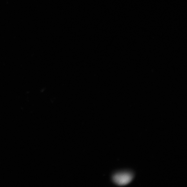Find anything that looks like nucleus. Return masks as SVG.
<instances>
[{"instance_id":"1","label":"nucleus","mask_w":187,"mask_h":187,"mask_svg":"<svg viewBox=\"0 0 187 187\" xmlns=\"http://www.w3.org/2000/svg\"><path fill=\"white\" fill-rule=\"evenodd\" d=\"M133 175L129 172H122L116 174L113 177L114 183L119 186L126 185L130 183L133 179Z\"/></svg>"}]
</instances>
